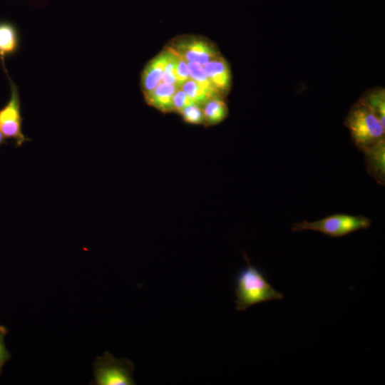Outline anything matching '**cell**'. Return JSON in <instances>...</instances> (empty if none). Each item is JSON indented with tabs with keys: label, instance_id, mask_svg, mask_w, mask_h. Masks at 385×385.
Segmentation results:
<instances>
[{
	"label": "cell",
	"instance_id": "obj_1",
	"mask_svg": "<svg viewBox=\"0 0 385 385\" xmlns=\"http://www.w3.org/2000/svg\"><path fill=\"white\" fill-rule=\"evenodd\" d=\"M244 257L247 267L237 273L235 280L236 309L244 311L259 303L283 299V294L271 286L262 271L252 265L245 255Z\"/></svg>",
	"mask_w": 385,
	"mask_h": 385
},
{
	"label": "cell",
	"instance_id": "obj_2",
	"mask_svg": "<svg viewBox=\"0 0 385 385\" xmlns=\"http://www.w3.org/2000/svg\"><path fill=\"white\" fill-rule=\"evenodd\" d=\"M353 143L362 150L384 138L385 129L361 100L352 106L345 120Z\"/></svg>",
	"mask_w": 385,
	"mask_h": 385
},
{
	"label": "cell",
	"instance_id": "obj_3",
	"mask_svg": "<svg viewBox=\"0 0 385 385\" xmlns=\"http://www.w3.org/2000/svg\"><path fill=\"white\" fill-rule=\"evenodd\" d=\"M371 220L364 216L335 214L314 222L304 220L294 223V232L305 230L318 231L332 237H343L351 232L369 227Z\"/></svg>",
	"mask_w": 385,
	"mask_h": 385
},
{
	"label": "cell",
	"instance_id": "obj_4",
	"mask_svg": "<svg viewBox=\"0 0 385 385\" xmlns=\"http://www.w3.org/2000/svg\"><path fill=\"white\" fill-rule=\"evenodd\" d=\"M133 363L127 359H116L106 351L97 356L93 364L94 384L96 385H134Z\"/></svg>",
	"mask_w": 385,
	"mask_h": 385
},
{
	"label": "cell",
	"instance_id": "obj_5",
	"mask_svg": "<svg viewBox=\"0 0 385 385\" xmlns=\"http://www.w3.org/2000/svg\"><path fill=\"white\" fill-rule=\"evenodd\" d=\"M0 131L4 138L16 140L21 145L26 140L22 133L20 101L16 85L11 83V96L6 105L0 110Z\"/></svg>",
	"mask_w": 385,
	"mask_h": 385
},
{
	"label": "cell",
	"instance_id": "obj_6",
	"mask_svg": "<svg viewBox=\"0 0 385 385\" xmlns=\"http://www.w3.org/2000/svg\"><path fill=\"white\" fill-rule=\"evenodd\" d=\"M173 49L187 61H191L202 66L220 56L217 50L210 43L198 39L180 41Z\"/></svg>",
	"mask_w": 385,
	"mask_h": 385
},
{
	"label": "cell",
	"instance_id": "obj_7",
	"mask_svg": "<svg viewBox=\"0 0 385 385\" xmlns=\"http://www.w3.org/2000/svg\"><path fill=\"white\" fill-rule=\"evenodd\" d=\"M365 155L367 172L378 183L385 181V142L384 138L361 150Z\"/></svg>",
	"mask_w": 385,
	"mask_h": 385
},
{
	"label": "cell",
	"instance_id": "obj_8",
	"mask_svg": "<svg viewBox=\"0 0 385 385\" xmlns=\"http://www.w3.org/2000/svg\"><path fill=\"white\" fill-rule=\"evenodd\" d=\"M202 67L220 95L226 94L231 85V73L226 60L219 56L207 62Z\"/></svg>",
	"mask_w": 385,
	"mask_h": 385
},
{
	"label": "cell",
	"instance_id": "obj_9",
	"mask_svg": "<svg viewBox=\"0 0 385 385\" xmlns=\"http://www.w3.org/2000/svg\"><path fill=\"white\" fill-rule=\"evenodd\" d=\"M165 60L166 51L158 55L146 66L142 75V87L144 96L150 93L162 82Z\"/></svg>",
	"mask_w": 385,
	"mask_h": 385
},
{
	"label": "cell",
	"instance_id": "obj_10",
	"mask_svg": "<svg viewBox=\"0 0 385 385\" xmlns=\"http://www.w3.org/2000/svg\"><path fill=\"white\" fill-rule=\"evenodd\" d=\"M177 88L173 84L161 82L145 96L146 102L162 112L173 111V98Z\"/></svg>",
	"mask_w": 385,
	"mask_h": 385
},
{
	"label": "cell",
	"instance_id": "obj_11",
	"mask_svg": "<svg viewBox=\"0 0 385 385\" xmlns=\"http://www.w3.org/2000/svg\"><path fill=\"white\" fill-rule=\"evenodd\" d=\"M19 36L14 26L8 22H0V57L14 53L18 48Z\"/></svg>",
	"mask_w": 385,
	"mask_h": 385
},
{
	"label": "cell",
	"instance_id": "obj_12",
	"mask_svg": "<svg viewBox=\"0 0 385 385\" xmlns=\"http://www.w3.org/2000/svg\"><path fill=\"white\" fill-rule=\"evenodd\" d=\"M205 123L215 125L222 121L227 115L228 110L222 97L209 99L202 106Z\"/></svg>",
	"mask_w": 385,
	"mask_h": 385
},
{
	"label": "cell",
	"instance_id": "obj_13",
	"mask_svg": "<svg viewBox=\"0 0 385 385\" xmlns=\"http://www.w3.org/2000/svg\"><path fill=\"white\" fill-rule=\"evenodd\" d=\"M190 78L195 81L210 98L222 97L205 73L203 67L191 61H187Z\"/></svg>",
	"mask_w": 385,
	"mask_h": 385
},
{
	"label": "cell",
	"instance_id": "obj_14",
	"mask_svg": "<svg viewBox=\"0 0 385 385\" xmlns=\"http://www.w3.org/2000/svg\"><path fill=\"white\" fill-rule=\"evenodd\" d=\"M374 112L381 126L385 129V93L384 89L370 92L361 99Z\"/></svg>",
	"mask_w": 385,
	"mask_h": 385
},
{
	"label": "cell",
	"instance_id": "obj_15",
	"mask_svg": "<svg viewBox=\"0 0 385 385\" xmlns=\"http://www.w3.org/2000/svg\"><path fill=\"white\" fill-rule=\"evenodd\" d=\"M180 88L187 94L190 101L195 104L203 106L210 99L206 93L192 78L185 81Z\"/></svg>",
	"mask_w": 385,
	"mask_h": 385
},
{
	"label": "cell",
	"instance_id": "obj_16",
	"mask_svg": "<svg viewBox=\"0 0 385 385\" xmlns=\"http://www.w3.org/2000/svg\"><path fill=\"white\" fill-rule=\"evenodd\" d=\"M178 62V55L173 48L166 50V60L164 66V72L162 78V82L175 86L176 68Z\"/></svg>",
	"mask_w": 385,
	"mask_h": 385
},
{
	"label": "cell",
	"instance_id": "obj_17",
	"mask_svg": "<svg viewBox=\"0 0 385 385\" xmlns=\"http://www.w3.org/2000/svg\"><path fill=\"white\" fill-rule=\"evenodd\" d=\"M180 113L185 122L192 124L205 123L202 106L195 103L185 106Z\"/></svg>",
	"mask_w": 385,
	"mask_h": 385
},
{
	"label": "cell",
	"instance_id": "obj_18",
	"mask_svg": "<svg viewBox=\"0 0 385 385\" xmlns=\"http://www.w3.org/2000/svg\"><path fill=\"white\" fill-rule=\"evenodd\" d=\"M178 62L175 73L176 83L175 86L180 88L181 86L190 78L187 61L177 51Z\"/></svg>",
	"mask_w": 385,
	"mask_h": 385
},
{
	"label": "cell",
	"instance_id": "obj_19",
	"mask_svg": "<svg viewBox=\"0 0 385 385\" xmlns=\"http://www.w3.org/2000/svg\"><path fill=\"white\" fill-rule=\"evenodd\" d=\"M193 103L187 94L178 88L173 98V111L180 113L185 106Z\"/></svg>",
	"mask_w": 385,
	"mask_h": 385
},
{
	"label": "cell",
	"instance_id": "obj_20",
	"mask_svg": "<svg viewBox=\"0 0 385 385\" xmlns=\"http://www.w3.org/2000/svg\"><path fill=\"white\" fill-rule=\"evenodd\" d=\"M4 136L3 135L2 133L0 131V145L3 143Z\"/></svg>",
	"mask_w": 385,
	"mask_h": 385
},
{
	"label": "cell",
	"instance_id": "obj_21",
	"mask_svg": "<svg viewBox=\"0 0 385 385\" xmlns=\"http://www.w3.org/2000/svg\"><path fill=\"white\" fill-rule=\"evenodd\" d=\"M0 371H1V368H0Z\"/></svg>",
	"mask_w": 385,
	"mask_h": 385
}]
</instances>
